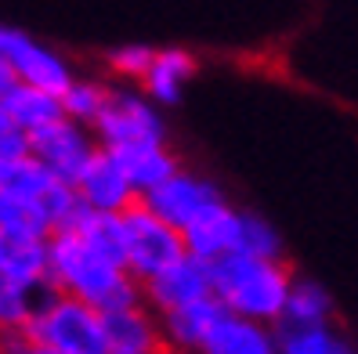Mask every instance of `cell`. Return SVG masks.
<instances>
[{"label":"cell","mask_w":358,"mask_h":354,"mask_svg":"<svg viewBox=\"0 0 358 354\" xmlns=\"http://www.w3.org/2000/svg\"><path fill=\"white\" fill-rule=\"evenodd\" d=\"M109 98H113V87L109 83H101V80H73V87L62 94V109H66V119L80 123V127H91L94 131V123L101 119L105 105H109Z\"/></svg>","instance_id":"obj_23"},{"label":"cell","mask_w":358,"mask_h":354,"mask_svg":"<svg viewBox=\"0 0 358 354\" xmlns=\"http://www.w3.org/2000/svg\"><path fill=\"white\" fill-rule=\"evenodd\" d=\"M94 138L101 149L120 152V149H141V145H166V127L145 94L113 87L109 105L94 123Z\"/></svg>","instance_id":"obj_5"},{"label":"cell","mask_w":358,"mask_h":354,"mask_svg":"<svg viewBox=\"0 0 358 354\" xmlns=\"http://www.w3.org/2000/svg\"><path fill=\"white\" fill-rule=\"evenodd\" d=\"M185 246L188 253L203 264H214L221 257L239 253V235H243V214L231 202L214 206L210 214H203L196 224L185 228Z\"/></svg>","instance_id":"obj_12"},{"label":"cell","mask_w":358,"mask_h":354,"mask_svg":"<svg viewBox=\"0 0 358 354\" xmlns=\"http://www.w3.org/2000/svg\"><path fill=\"white\" fill-rule=\"evenodd\" d=\"M0 279L29 293H51V239L33 232H0Z\"/></svg>","instance_id":"obj_10"},{"label":"cell","mask_w":358,"mask_h":354,"mask_svg":"<svg viewBox=\"0 0 358 354\" xmlns=\"http://www.w3.org/2000/svg\"><path fill=\"white\" fill-rule=\"evenodd\" d=\"M279 354H358L333 325L301 329V325H275Z\"/></svg>","instance_id":"obj_22"},{"label":"cell","mask_w":358,"mask_h":354,"mask_svg":"<svg viewBox=\"0 0 358 354\" xmlns=\"http://www.w3.org/2000/svg\"><path fill=\"white\" fill-rule=\"evenodd\" d=\"M22 337L55 354H109L101 311L66 293H44Z\"/></svg>","instance_id":"obj_3"},{"label":"cell","mask_w":358,"mask_h":354,"mask_svg":"<svg viewBox=\"0 0 358 354\" xmlns=\"http://www.w3.org/2000/svg\"><path fill=\"white\" fill-rule=\"evenodd\" d=\"M0 232H33V235L51 239L44 210L33 199H22L15 192H0Z\"/></svg>","instance_id":"obj_25"},{"label":"cell","mask_w":358,"mask_h":354,"mask_svg":"<svg viewBox=\"0 0 358 354\" xmlns=\"http://www.w3.org/2000/svg\"><path fill=\"white\" fill-rule=\"evenodd\" d=\"M0 354H8V337L0 332Z\"/></svg>","instance_id":"obj_29"},{"label":"cell","mask_w":358,"mask_h":354,"mask_svg":"<svg viewBox=\"0 0 358 354\" xmlns=\"http://www.w3.org/2000/svg\"><path fill=\"white\" fill-rule=\"evenodd\" d=\"M0 109H4V116L18 131H26L29 138L36 131L51 127V123H58V119H66L62 98H55L48 91H36V87H26V83H15V87L0 98Z\"/></svg>","instance_id":"obj_17"},{"label":"cell","mask_w":358,"mask_h":354,"mask_svg":"<svg viewBox=\"0 0 358 354\" xmlns=\"http://www.w3.org/2000/svg\"><path fill=\"white\" fill-rule=\"evenodd\" d=\"M109 152V149H105ZM116 163L123 166V174H127V181L134 184L138 196H149L152 189H159V184H166L178 170L181 163L178 156L166 149V145H141V149H120L113 152Z\"/></svg>","instance_id":"obj_16"},{"label":"cell","mask_w":358,"mask_h":354,"mask_svg":"<svg viewBox=\"0 0 358 354\" xmlns=\"http://www.w3.org/2000/svg\"><path fill=\"white\" fill-rule=\"evenodd\" d=\"M69 232H76L98 257L127 272V228H123V214H94L83 206V214L76 217Z\"/></svg>","instance_id":"obj_19"},{"label":"cell","mask_w":358,"mask_h":354,"mask_svg":"<svg viewBox=\"0 0 358 354\" xmlns=\"http://www.w3.org/2000/svg\"><path fill=\"white\" fill-rule=\"evenodd\" d=\"M0 119H4V109H0Z\"/></svg>","instance_id":"obj_30"},{"label":"cell","mask_w":358,"mask_h":354,"mask_svg":"<svg viewBox=\"0 0 358 354\" xmlns=\"http://www.w3.org/2000/svg\"><path fill=\"white\" fill-rule=\"evenodd\" d=\"M210 282H214V297L231 315L261 325H279L297 275L289 272L286 260H257L246 253H231L210 264Z\"/></svg>","instance_id":"obj_2"},{"label":"cell","mask_w":358,"mask_h":354,"mask_svg":"<svg viewBox=\"0 0 358 354\" xmlns=\"http://www.w3.org/2000/svg\"><path fill=\"white\" fill-rule=\"evenodd\" d=\"M51 293L76 297L83 304L98 307L101 315L145 304L141 282L131 272L98 257L76 232L51 235Z\"/></svg>","instance_id":"obj_1"},{"label":"cell","mask_w":358,"mask_h":354,"mask_svg":"<svg viewBox=\"0 0 358 354\" xmlns=\"http://www.w3.org/2000/svg\"><path fill=\"white\" fill-rule=\"evenodd\" d=\"M199 354H279V340H275V329L228 311L206 337Z\"/></svg>","instance_id":"obj_15"},{"label":"cell","mask_w":358,"mask_h":354,"mask_svg":"<svg viewBox=\"0 0 358 354\" xmlns=\"http://www.w3.org/2000/svg\"><path fill=\"white\" fill-rule=\"evenodd\" d=\"M123 228H127V272L138 282H149L159 272H166L171 264L188 257L185 235L174 224L156 217L141 199L123 214Z\"/></svg>","instance_id":"obj_4"},{"label":"cell","mask_w":358,"mask_h":354,"mask_svg":"<svg viewBox=\"0 0 358 354\" xmlns=\"http://www.w3.org/2000/svg\"><path fill=\"white\" fill-rule=\"evenodd\" d=\"M8 354H55L40 344H29L26 337H8Z\"/></svg>","instance_id":"obj_28"},{"label":"cell","mask_w":358,"mask_h":354,"mask_svg":"<svg viewBox=\"0 0 358 354\" xmlns=\"http://www.w3.org/2000/svg\"><path fill=\"white\" fill-rule=\"evenodd\" d=\"M0 47H4V58L11 61V69L18 76V83L26 87H36V91H48L55 98H62L69 87H73V69L69 61L62 58L58 51H51L48 44L33 40L29 33L22 29H4L0 33Z\"/></svg>","instance_id":"obj_6"},{"label":"cell","mask_w":358,"mask_h":354,"mask_svg":"<svg viewBox=\"0 0 358 354\" xmlns=\"http://www.w3.org/2000/svg\"><path fill=\"white\" fill-rule=\"evenodd\" d=\"M58 184L62 181L33 152L29 156H18V159H0V192H15V196L33 199L40 206L58 189Z\"/></svg>","instance_id":"obj_20"},{"label":"cell","mask_w":358,"mask_h":354,"mask_svg":"<svg viewBox=\"0 0 358 354\" xmlns=\"http://www.w3.org/2000/svg\"><path fill=\"white\" fill-rule=\"evenodd\" d=\"M29 145H33V156L44 163L58 181L73 184V189L83 177V170H87V163L101 149L94 131L80 127V123H73V119H58V123H51V127L36 131L29 138Z\"/></svg>","instance_id":"obj_7"},{"label":"cell","mask_w":358,"mask_h":354,"mask_svg":"<svg viewBox=\"0 0 358 354\" xmlns=\"http://www.w3.org/2000/svg\"><path fill=\"white\" fill-rule=\"evenodd\" d=\"M192 73H196L192 54L181 51V47H163V51H156L152 69L141 80V91L152 105H178L181 87L192 80Z\"/></svg>","instance_id":"obj_18"},{"label":"cell","mask_w":358,"mask_h":354,"mask_svg":"<svg viewBox=\"0 0 358 354\" xmlns=\"http://www.w3.org/2000/svg\"><path fill=\"white\" fill-rule=\"evenodd\" d=\"M333 318V297L315 282V279H297L286 304V315L279 325H301V329H319L329 325Z\"/></svg>","instance_id":"obj_21"},{"label":"cell","mask_w":358,"mask_h":354,"mask_svg":"<svg viewBox=\"0 0 358 354\" xmlns=\"http://www.w3.org/2000/svg\"><path fill=\"white\" fill-rule=\"evenodd\" d=\"M40 297L44 293H29V289L0 279V332H4V337H22L29 318L36 315Z\"/></svg>","instance_id":"obj_24"},{"label":"cell","mask_w":358,"mask_h":354,"mask_svg":"<svg viewBox=\"0 0 358 354\" xmlns=\"http://www.w3.org/2000/svg\"><path fill=\"white\" fill-rule=\"evenodd\" d=\"M228 315V307L217 300V297H206L199 304H188L181 311H171L163 315V337L174 351L181 354H199L206 337L214 332V325Z\"/></svg>","instance_id":"obj_14"},{"label":"cell","mask_w":358,"mask_h":354,"mask_svg":"<svg viewBox=\"0 0 358 354\" xmlns=\"http://www.w3.org/2000/svg\"><path fill=\"white\" fill-rule=\"evenodd\" d=\"M152 61H156V51L145 47V44H123V47L109 51V69L116 76H127V80H138V83L152 69Z\"/></svg>","instance_id":"obj_27"},{"label":"cell","mask_w":358,"mask_h":354,"mask_svg":"<svg viewBox=\"0 0 358 354\" xmlns=\"http://www.w3.org/2000/svg\"><path fill=\"white\" fill-rule=\"evenodd\" d=\"M141 202L149 206L156 217H163L166 224H174L178 232H185L188 224H196L203 214H210L214 206H221L228 199H224V192L217 189L214 181L196 177L188 170H178L166 184L152 189L149 196H141Z\"/></svg>","instance_id":"obj_8"},{"label":"cell","mask_w":358,"mask_h":354,"mask_svg":"<svg viewBox=\"0 0 358 354\" xmlns=\"http://www.w3.org/2000/svg\"><path fill=\"white\" fill-rule=\"evenodd\" d=\"M101 318H105L109 354H156L159 347H166L163 322H156L145 304L127 307V311H113V315H101Z\"/></svg>","instance_id":"obj_13"},{"label":"cell","mask_w":358,"mask_h":354,"mask_svg":"<svg viewBox=\"0 0 358 354\" xmlns=\"http://www.w3.org/2000/svg\"><path fill=\"white\" fill-rule=\"evenodd\" d=\"M239 253L257 257V260H286L282 257V239L264 217L243 214V235H239Z\"/></svg>","instance_id":"obj_26"},{"label":"cell","mask_w":358,"mask_h":354,"mask_svg":"<svg viewBox=\"0 0 358 354\" xmlns=\"http://www.w3.org/2000/svg\"><path fill=\"white\" fill-rule=\"evenodd\" d=\"M76 192H80L83 206L94 214H127L141 199L134 192V184L127 181V174H123V166L116 163V156L105 149H98V156L87 163L83 177L76 181Z\"/></svg>","instance_id":"obj_11"},{"label":"cell","mask_w":358,"mask_h":354,"mask_svg":"<svg viewBox=\"0 0 358 354\" xmlns=\"http://www.w3.org/2000/svg\"><path fill=\"white\" fill-rule=\"evenodd\" d=\"M141 293H145V307L171 315V311H181L188 304H199L206 297H214V282H210V264L196 260L188 253L185 260L171 264L166 272H159L156 279L141 282Z\"/></svg>","instance_id":"obj_9"}]
</instances>
